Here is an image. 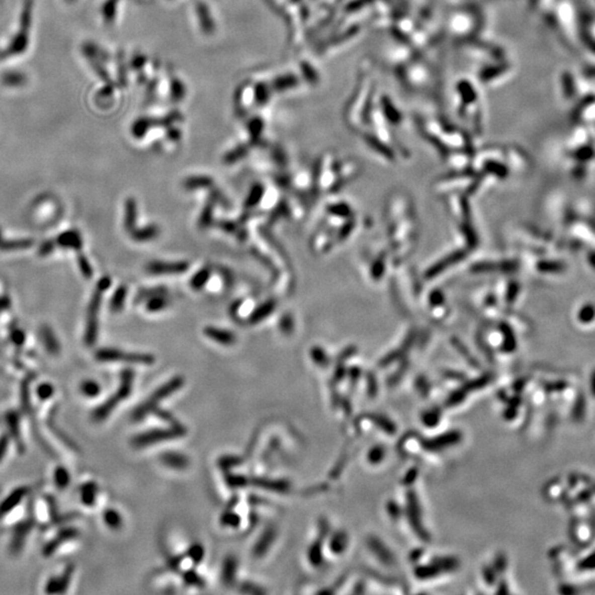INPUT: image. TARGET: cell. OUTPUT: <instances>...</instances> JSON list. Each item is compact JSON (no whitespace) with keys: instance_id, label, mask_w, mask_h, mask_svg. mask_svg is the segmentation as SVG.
<instances>
[{"instance_id":"83f0119b","label":"cell","mask_w":595,"mask_h":595,"mask_svg":"<svg viewBox=\"0 0 595 595\" xmlns=\"http://www.w3.org/2000/svg\"><path fill=\"white\" fill-rule=\"evenodd\" d=\"M279 328L284 334H290L293 330V320L290 314H285L279 320Z\"/></svg>"},{"instance_id":"d6a6232c","label":"cell","mask_w":595,"mask_h":595,"mask_svg":"<svg viewBox=\"0 0 595 595\" xmlns=\"http://www.w3.org/2000/svg\"><path fill=\"white\" fill-rule=\"evenodd\" d=\"M78 264H79V267L80 270H82L83 275L86 277V278H91L92 275H93V270H92V267L90 263L88 262V259H86L84 256H80L78 258Z\"/></svg>"},{"instance_id":"e0dca14e","label":"cell","mask_w":595,"mask_h":595,"mask_svg":"<svg viewBox=\"0 0 595 595\" xmlns=\"http://www.w3.org/2000/svg\"><path fill=\"white\" fill-rule=\"evenodd\" d=\"M265 192H266V190L262 183L253 184L249 191V193H248V196H247L246 202H245V206L247 207V209H252V207H255L259 203H261V201L264 198Z\"/></svg>"},{"instance_id":"5b68a950","label":"cell","mask_w":595,"mask_h":595,"mask_svg":"<svg viewBox=\"0 0 595 595\" xmlns=\"http://www.w3.org/2000/svg\"><path fill=\"white\" fill-rule=\"evenodd\" d=\"M96 358L103 362H127L135 364H144V365H151L154 363L155 358L151 354L146 353H126L118 350L104 349L96 353Z\"/></svg>"},{"instance_id":"4316f807","label":"cell","mask_w":595,"mask_h":595,"mask_svg":"<svg viewBox=\"0 0 595 595\" xmlns=\"http://www.w3.org/2000/svg\"><path fill=\"white\" fill-rule=\"evenodd\" d=\"M104 518L109 527L119 528L121 526V517L116 511H107Z\"/></svg>"},{"instance_id":"d6986e66","label":"cell","mask_w":595,"mask_h":595,"mask_svg":"<svg viewBox=\"0 0 595 595\" xmlns=\"http://www.w3.org/2000/svg\"><path fill=\"white\" fill-rule=\"evenodd\" d=\"M211 278V270L207 268H203L196 273L192 279L190 281V286L194 291H200L204 288V286L209 282Z\"/></svg>"},{"instance_id":"8992f818","label":"cell","mask_w":595,"mask_h":595,"mask_svg":"<svg viewBox=\"0 0 595 595\" xmlns=\"http://www.w3.org/2000/svg\"><path fill=\"white\" fill-rule=\"evenodd\" d=\"M190 264L188 262H151L147 265V271L151 275H175L188 271Z\"/></svg>"},{"instance_id":"8fae6325","label":"cell","mask_w":595,"mask_h":595,"mask_svg":"<svg viewBox=\"0 0 595 595\" xmlns=\"http://www.w3.org/2000/svg\"><path fill=\"white\" fill-rule=\"evenodd\" d=\"M252 483L259 487L277 493H286L289 490V487H290L289 483L286 481H282V479H274L273 481V479L256 478L253 479Z\"/></svg>"},{"instance_id":"4fadbf2b","label":"cell","mask_w":595,"mask_h":595,"mask_svg":"<svg viewBox=\"0 0 595 595\" xmlns=\"http://www.w3.org/2000/svg\"><path fill=\"white\" fill-rule=\"evenodd\" d=\"M160 233V228L157 226V225H148L146 227H142V228H138V229H134L132 232L130 233L131 235V238L134 239L135 241L138 242H142V241H148V240H151L154 239L155 237H158V235Z\"/></svg>"},{"instance_id":"9a60e30c","label":"cell","mask_w":595,"mask_h":595,"mask_svg":"<svg viewBox=\"0 0 595 595\" xmlns=\"http://www.w3.org/2000/svg\"><path fill=\"white\" fill-rule=\"evenodd\" d=\"M215 202H216V198L214 195H212V196H210V199L207 200V202L205 203V205L203 207V211H202L200 219H199V225H200L201 228H207L212 225Z\"/></svg>"},{"instance_id":"7402d4cb","label":"cell","mask_w":595,"mask_h":595,"mask_svg":"<svg viewBox=\"0 0 595 595\" xmlns=\"http://www.w3.org/2000/svg\"><path fill=\"white\" fill-rule=\"evenodd\" d=\"M247 153H248V148L246 146H239L225 155L224 161L226 164H233L236 162V161L241 160Z\"/></svg>"},{"instance_id":"ba28073f","label":"cell","mask_w":595,"mask_h":595,"mask_svg":"<svg viewBox=\"0 0 595 595\" xmlns=\"http://www.w3.org/2000/svg\"><path fill=\"white\" fill-rule=\"evenodd\" d=\"M160 460L165 466H169L171 469L175 470H184L187 469L190 464L188 456L180 452H164L161 455Z\"/></svg>"},{"instance_id":"e575fe53","label":"cell","mask_w":595,"mask_h":595,"mask_svg":"<svg viewBox=\"0 0 595 595\" xmlns=\"http://www.w3.org/2000/svg\"><path fill=\"white\" fill-rule=\"evenodd\" d=\"M153 411L155 412V414H158L161 419H163L164 421H166V422H170L172 424L178 423V421L175 420V418L172 417L171 413L166 412V411H163V410H158V409H154Z\"/></svg>"},{"instance_id":"f1b7e54d","label":"cell","mask_w":595,"mask_h":595,"mask_svg":"<svg viewBox=\"0 0 595 595\" xmlns=\"http://www.w3.org/2000/svg\"><path fill=\"white\" fill-rule=\"evenodd\" d=\"M165 292H166V290L162 287L153 288V289H146V290H142V291H140L139 294H138L137 300L138 301H140V300L149 299V298L154 297V296H159V294H165Z\"/></svg>"},{"instance_id":"44dd1931","label":"cell","mask_w":595,"mask_h":595,"mask_svg":"<svg viewBox=\"0 0 595 595\" xmlns=\"http://www.w3.org/2000/svg\"><path fill=\"white\" fill-rule=\"evenodd\" d=\"M126 298H127V287L126 286H120L117 288V290L115 291L114 296L111 300V309L113 312H119L121 309L124 308L125 305V301H126Z\"/></svg>"},{"instance_id":"9c48e42d","label":"cell","mask_w":595,"mask_h":595,"mask_svg":"<svg viewBox=\"0 0 595 595\" xmlns=\"http://www.w3.org/2000/svg\"><path fill=\"white\" fill-rule=\"evenodd\" d=\"M277 308V301L275 299H269L267 301L262 303L259 307H257L255 310L252 311V313L248 317V322L250 323V324H257V323H261L263 320L267 319V317L273 313V312L276 310Z\"/></svg>"},{"instance_id":"2e32d148","label":"cell","mask_w":595,"mask_h":595,"mask_svg":"<svg viewBox=\"0 0 595 595\" xmlns=\"http://www.w3.org/2000/svg\"><path fill=\"white\" fill-rule=\"evenodd\" d=\"M57 241H59V245L72 248L75 250H78L82 248V238H80V235L77 232H75V230L62 234Z\"/></svg>"},{"instance_id":"6da1fadb","label":"cell","mask_w":595,"mask_h":595,"mask_svg":"<svg viewBox=\"0 0 595 595\" xmlns=\"http://www.w3.org/2000/svg\"><path fill=\"white\" fill-rule=\"evenodd\" d=\"M184 383V379L181 376H177L175 378H172L171 380L167 381L163 386H161L159 389L155 390L153 392V395L148 398L146 400V402H143L141 406L138 407L136 409V411L134 412V418L135 420L139 421L142 420L146 415L153 411L154 409H157L158 403H160V401L164 399V398L171 396L173 392L179 390L183 386Z\"/></svg>"},{"instance_id":"484cf974","label":"cell","mask_w":595,"mask_h":595,"mask_svg":"<svg viewBox=\"0 0 595 595\" xmlns=\"http://www.w3.org/2000/svg\"><path fill=\"white\" fill-rule=\"evenodd\" d=\"M225 479H226V482L229 486L233 487V488L244 487L248 483V479L246 477L241 476V475H235V474H227L226 476H225Z\"/></svg>"},{"instance_id":"d4e9b609","label":"cell","mask_w":595,"mask_h":595,"mask_svg":"<svg viewBox=\"0 0 595 595\" xmlns=\"http://www.w3.org/2000/svg\"><path fill=\"white\" fill-rule=\"evenodd\" d=\"M288 214H289V209H288L287 203L285 201H280L279 204L276 206V209L273 211V213H271L270 222L278 221L279 218H282Z\"/></svg>"},{"instance_id":"5bb4252c","label":"cell","mask_w":595,"mask_h":595,"mask_svg":"<svg viewBox=\"0 0 595 595\" xmlns=\"http://www.w3.org/2000/svg\"><path fill=\"white\" fill-rule=\"evenodd\" d=\"M213 183H214V180L207 176H193L184 180L183 188L188 191H193L198 189L211 188Z\"/></svg>"},{"instance_id":"52a82bcc","label":"cell","mask_w":595,"mask_h":595,"mask_svg":"<svg viewBox=\"0 0 595 595\" xmlns=\"http://www.w3.org/2000/svg\"><path fill=\"white\" fill-rule=\"evenodd\" d=\"M204 334L207 337L214 342L222 345H233L236 343V335L224 328H218L214 326H206L204 328Z\"/></svg>"},{"instance_id":"cb8c5ba5","label":"cell","mask_w":595,"mask_h":595,"mask_svg":"<svg viewBox=\"0 0 595 595\" xmlns=\"http://www.w3.org/2000/svg\"><path fill=\"white\" fill-rule=\"evenodd\" d=\"M183 580L190 585H194L198 587H204V581L202 577L194 571H187L183 574Z\"/></svg>"},{"instance_id":"f546056e","label":"cell","mask_w":595,"mask_h":595,"mask_svg":"<svg viewBox=\"0 0 595 595\" xmlns=\"http://www.w3.org/2000/svg\"><path fill=\"white\" fill-rule=\"evenodd\" d=\"M240 464V459L237 456H223L219 459V466L224 470L232 469L234 466H237Z\"/></svg>"},{"instance_id":"277c9868","label":"cell","mask_w":595,"mask_h":595,"mask_svg":"<svg viewBox=\"0 0 595 595\" xmlns=\"http://www.w3.org/2000/svg\"><path fill=\"white\" fill-rule=\"evenodd\" d=\"M132 380H134V373H132L130 369H126V371H124L123 374H121V385L119 387L117 394L112 396L104 405H102L95 411L94 417L96 420L100 421L105 419L107 415L113 411V409L118 405L120 400L126 399V398L130 395Z\"/></svg>"},{"instance_id":"7c38bea8","label":"cell","mask_w":595,"mask_h":595,"mask_svg":"<svg viewBox=\"0 0 595 595\" xmlns=\"http://www.w3.org/2000/svg\"><path fill=\"white\" fill-rule=\"evenodd\" d=\"M275 538H276L275 529L271 528V527L266 529L261 538H259V540L257 541L255 548H253V554H255V556H257V557L264 556V554L267 552L271 544L274 542Z\"/></svg>"},{"instance_id":"603a6c76","label":"cell","mask_w":595,"mask_h":595,"mask_svg":"<svg viewBox=\"0 0 595 595\" xmlns=\"http://www.w3.org/2000/svg\"><path fill=\"white\" fill-rule=\"evenodd\" d=\"M188 557L192 560L195 564H199L204 558V548L200 544H195L189 549Z\"/></svg>"},{"instance_id":"4dcf8cb0","label":"cell","mask_w":595,"mask_h":595,"mask_svg":"<svg viewBox=\"0 0 595 595\" xmlns=\"http://www.w3.org/2000/svg\"><path fill=\"white\" fill-rule=\"evenodd\" d=\"M240 523V518L235 513H226L222 516V524L224 526H230V527H238Z\"/></svg>"},{"instance_id":"ac0fdd59","label":"cell","mask_w":595,"mask_h":595,"mask_svg":"<svg viewBox=\"0 0 595 595\" xmlns=\"http://www.w3.org/2000/svg\"><path fill=\"white\" fill-rule=\"evenodd\" d=\"M236 569H237V561L234 557L226 558L223 565L222 579L225 584H230L235 580Z\"/></svg>"},{"instance_id":"836d02e7","label":"cell","mask_w":595,"mask_h":595,"mask_svg":"<svg viewBox=\"0 0 595 595\" xmlns=\"http://www.w3.org/2000/svg\"><path fill=\"white\" fill-rule=\"evenodd\" d=\"M249 130H250V134H251V136H252L253 139H258V138H259V135H261V132H262V130H263V124H262V121H259V120L253 121L252 124H250V128H249Z\"/></svg>"},{"instance_id":"ffe728a7","label":"cell","mask_w":595,"mask_h":595,"mask_svg":"<svg viewBox=\"0 0 595 595\" xmlns=\"http://www.w3.org/2000/svg\"><path fill=\"white\" fill-rule=\"evenodd\" d=\"M169 303L170 301L169 299L165 297V294H159V296H154L148 299L146 309L149 312H159L165 309L167 305H169Z\"/></svg>"},{"instance_id":"d590c367","label":"cell","mask_w":595,"mask_h":595,"mask_svg":"<svg viewBox=\"0 0 595 595\" xmlns=\"http://www.w3.org/2000/svg\"><path fill=\"white\" fill-rule=\"evenodd\" d=\"M219 227H221L222 229H224L225 232H228V233L229 232H234V230H235V224L232 223V222L225 221V222L219 223Z\"/></svg>"},{"instance_id":"3957f363","label":"cell","mask_w":595,"mask_h":595,"mask_svg":"<svg viewBox=\"0 0 595 595\" xmlns=\"http://www.w3.org/2000/svg\"><path fill=\"white\" fill-rule=\"evenodd\" d=\"M108 286L98 281L96 286V290L91 299V302L89 305V315H88V326H86V334L85 341L89 345H93L96 342V337L98 334V313H100L101 303L103 292L108 290Z\"/></svg>"},{"instance_id":"7a4b0ae2","label":"cell","mask_w":595,"mask_h":595,"mask_svg":"<svg viewBox=\"0 0 595 595\" xmlns=\"http://www.w3.org/2000/svg\"><path fill=\"white\" fill-rule=\"evenodd\" d=\"M186 433L187 429L178 422L176 424H172L171 428L169 429L150 430L141 433V435H138L134 438V440H132V444H134L136 448H146L149 446H152L154 443L181 438L186 435Z\"/></svg>"},{"instance_id":"30bf717a","label":"cell","mask_w":595,"mask_h":595,"mask_svg":"<svg viewBox=\"0 0 595 595\" xmlns=\"http://www.w3.org/2000/svg\"><path fill=\"white\" fill-rule=\"evenodd\" d=\"M125 222L124 226L128 233L136 228L137 223V202L134 198H128L125 205Z\"/></svg>"},{"instance_id":"1f68e13d","label":"cell","mask_w":595,"mask_h":595,"mask_svg":"<svg viewBox=\"0 0 595 595\" xmlns=\"http://www.w3.org/2000/svg\"><path fill=\"white\" fill-rule=\"evenodd\" d=\"M82 388H83L84 394H86L90 397L96 396V395H98V392H100V386H98L95 381H85Z\"/></svg>"}]
</instances>
